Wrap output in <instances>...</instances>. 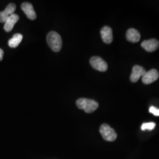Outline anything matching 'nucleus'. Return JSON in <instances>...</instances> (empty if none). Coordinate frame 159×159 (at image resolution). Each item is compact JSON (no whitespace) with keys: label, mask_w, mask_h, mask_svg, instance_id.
Instances as JSON below:
<instances>
[{"label":"nucleus","mask_w":159,"mask_h":159,"mask_svg":"<svg viewBox=\"0 0 159 159\" xmlns=\"http://www.w3.org/2000/svg\"><path fill=\"white\" fill-rule=\"evenodd\" d=\"M47 41L51 50L58 52L61 49L63 41L60 34L55 31H50L47 36Z\"/></svg>","instance_id":"nucleus-1"},{"label":"nucleus","mask_w":159,"mask_h":159,"mask_svg":"<svg viewBox=\"0 0 159 159\" xmlns=\"http://www.w3.org/2000/svg\"><path fill=\"white\" fill-rule=\"evenodd\" d=\"M76 105L78 108L84 110L87 113H93L98 107V103L96 101L85 98L78 99L76 102Z\"/></svg>","instance_id":"nucleus-2"},{"label":"nucleus","mask_w":159,"mask_h":159,"mask_svg":"<svg viewBox=\"0 0 159 159\" xmlns=\"http://www.w3.org/2000/svg\"><path fill=\"white\" fill-rule=\"evenodd\" d=\"M100 133L102 138L108 142H114L117 137L116 132L107 124H102L100 126Z\"/></svg>","instance_id":"nucleus-3"},{"label":"nucleus","mask_w":159,"mask_h":159,"mask_svg":"<svg viewBox=\"0 0 159 159\" xmlns=\"http://www.w3.org/2000/svg\"><path fill=\"white\" fill-rule=\"evenodd\" d=\"M90 63L93 68L99 71L104 72L108 69L107 64L101 57L98 56L91 57Z\"/></svg>","instance_id":"nucleus-4"},{"label":"nucleus","mask_w":159,"mask_h":159,"mask_svg":"<svg viewBox=\"0 0 159 159\" xmlns=\"http://www.w3.org/2000/svg\"><path fill=\"white\" fill-rule=\"evenodd\" d=\"M159 73L156 69H152L146 72L142 77L143 83L145 84H150L159 79Z\"/></svg>","instance_id":"nucleus-5"},{"label":"nucleus","mask_w":159,"mask_h":159,"mask_svg":"<svg viewBox=\"0 0 159 159\" xmlns=\"http://www.w3.org/2000/svg\"><path fill=\"white\" fill-rule=\"evenodd\" d=\"M146 73L145 69L142 66L136 65L133 67L130 75V80L133 83H136L141 77H143Z\"/></svg>","instance_id":"nucleus-6"},{"label":"nucleus","mask_w":159,"mask_h":159,"mask_svg":"<svg viewBox=\"0 0 159 159\" xmlns=\"http://www.w3.org/2000/svg\"><path fill=\"white\" fill-rule=\"evenodd\" d=\"M16 10V6L14 3L8 4L3 11L0 12V23H6L7 20L10 16L14 14Z\"/></svg>","instance_id":"nucleus-7"},{"label":"nucleus","mask_w":159,"mask_h":159,"mask_svg":"<svg viewBox=\"0 0 159 159\" xmlns=\"http://www.w3.org/2000/svg\"><path fill=\"white\" fill-rule=\"evenodd\" d=\"M141 46L148 52H153L156 51L159 47V41L156 39H150V40L143 41Z\"/></svg>","instance_id":"nucleus-8"},{"label":"nucleus","mask_w":159,"mask_h":159,"mask_svg":"<svg viewBox=\"0 0 159 159\" xmlns=\"http://www.w3.org/2000/svg\"><path fill=\"white\" fill-rule=\"evenodd\" d=\"M100 34L104 43L106 44H110L112 43L113 40V30L110 27L104 26L102 27L100 31Z\"/></svg>","instance_id":"nucleus-9"},{"label":"nucleus","mask_w":159,"mask_h":159,"mask_svg":"<svg viewBox=\"0 0 159 159\" xmlns=\"http://www.w3.org/2000/svg\"><path fill=\"white\" fill-rule=\"evenodd\" d=\"M21 8L23 10V11L27 17L30 20H34L36 19L37 15L34 11L33 6L29 2H23L21 6Z\"/></svg>","instance_id":"nucleus-10"},{"label":"nucleus","mask_w":159,"mask_h":159,"mask_svg":"<svg viewBox=\"0 0 159 159\" xmlns=\"http://www.w3.org/2000/svg\"><path fill=\"white\" fill-rule=\"evenodd\" d=\"M20 17L16 14H13L11 16H10L9 18L7 20V21L4 24V29L7 32H10L14 28V25L17 23V21L19 20Z\"/></svg>","instance_id":"nucleus-11"},{"label":"nucleus","mask_w":159,"mask_h":159,"mask_svg":"<svg viewBox=\"0 0 159 159\" xmlns=\"http://www.w3.org/2000/svg\"><path fill=\"white\" fill-rule=\"evenodd\" d=\"M140 38V33L136 29H129L126 33V39L131 43H137L139 41Z\"/></svg>","instance_id":"nucleus-12"},{"label":"nucleus","mask_w":159,"mask_h":159,"mask_svg":"<svg viewBox=\"0 0 159 159\" xmlns=\"http://www.w3.org/2000/svg\"><path fill=\"white\" fill-rule=\"evenodd\" d=\"M23 38V36L22 34H19V33L14 34L12 38L8 41V46L11 48H16L21 42Z\"/></svg>","instance_id":"nucleus-13"},{"label":"nucleus","mask_w":159,"mask_h":159,"mask_svg":"<svg viewBox=\"0 0 159 159\" xmlns=\"http://www.w3.org/2000/svg\"><path fill=\"white\" fill-rule=\"evenodd\" d=\"M156 127V123L153 122H150V123H143L142 125V130H152Z\"/></svg>","instance_id":"nucleus-14"},{"label":"nucleus","mask_w":159,"mask_h":159,"mask_svg":"<svg viewBox=\"0 0 159 159\" xmlns=\"http://www.w3.org/2000/svg\"><path fill=\"white\" fill-rule=\"evenodd\" d=\"M149 112L153 114L156 116H159V109L155 108L153 106H152L149 108Z\"/></svg>","instance_id":"nucleus-15"},{"label":"nucleus","mask_w":159,"mask_h":159,"mask_svg":"<svg viewBox=\"0 0 159 159\" xmlns=\"http://www.w3.org/2000/svg\"><path fill=\"white\" fill-rule=\"evenodd\" d=\"M3 56H4V51L0 48V61H1L3 58Z\"/></svg>","instance_id":"nucleus-16"}]
</instances>
